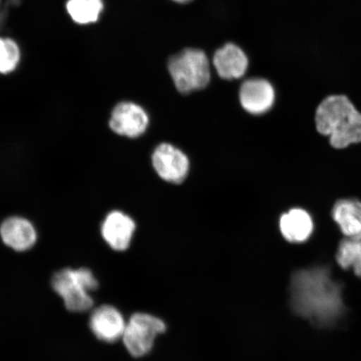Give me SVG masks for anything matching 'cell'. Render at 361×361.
<instances>
[{
    "label": "cell",
    "instance_id": "obj_8",
    "mask_svg": "<svg viewBox=\"0 0 361 361\" xmlns=\"http://www.w3.org/2000/svg\"><path fill=\"white\" fill-rule=\"evenodd\" d=\"M152 161L157 175L166 182L178 184L187 178L189 171L188 157L169 143H161L157 147Z\"/></svg>",
    "mask_w": 361,
    "mask_h": 361
},
{
    "label": "cell",
    "instance_id": "obj_6",
    "mask_svg": "<svg viewBox=\"0 0 361 361\" xmlns=\"http://www.w3.org/2000/svg\"><path fill=\"white\" fill-rule=\"evenodd\" d=\"M276 92L272 83L263 78H251L241 84L238 90L239 103L251 115H263L272 109Z\"/></svg>",
    "mask_w": 361,
    "mask_h": 361
},
{
    "label": "cell",
    "instance_id": "obj_16",
    "mask_svg": "<svg viewBox=\"0 0 361 361\" xmlns=\"http://www.w3.org/2000/svg\"><path fill=\"white\" fill-rule=\"evenodd\" d=\"M336 263L342 269L353 271L361 279V237L345 238L338 243Z\"/></svg>",
    "mask_w": 361,
    "mask_h": 361
},
{
    "label": "cell",
    "instance_id": "obj_18",
    "mask_svg": "<svg viewBox=\"0 0 361 361\" xmlns=\"http://www.w3.org/2000/svg\"><path fill=\"white\" fill-rule=\"evenodd\" d=\"M20 1V0H0V30L7 20L10 8L18 6Z\"/></svg>",
    "mask_w": 361,
    "mask_h": 361
},
{
    "label": "cell",
    "instance_id": "obj_19",
    "mask_svg": "<svg viewBox=\"0 0 361 361\" xmlns=\"http://www.w3.org/2000/svg\"><path fill=\"white\" fill-rule=\"evenodd\" d=\"M170 1L180 4V6H183V4H188L193 1V0H170Z\"/></svg>",
    "mask_w": 361,
    "mask_h": 361
},
{
    "label": "cell",
    "instance_id": "obj_11",
    "mask_svg": "<svg viewBox=\"0 0 361 361\" xmlns=\"http://www.w3.org/2000/svg\"><path fill=\"white\" fill-rule=\"evenodd\" d=\"M135 230L134 220L121 211L108 214L102 225V234L108 245L116 251L128 250Z\"/></svg>",
    "mask_w": 361,
    "mask_h": 361
},
{
    "label": "cell",
    "instance_id": "obj_7",
    "mask_svg": "<svg viewBox=\"0 0 361 361\" xmlns=\"http://www.w3.org/2000/svg\"><path fill=\"white\" fill-rule=\"evenodd\" d=\"M149 116L144 108L133 102H121L113 108L110 128L117 135L135 138L146 132Z\"/></svg>",
    "mask_w": 361,
    "mask_h": 361
},
{
    "label": "cell",
    "instance_id": "obj_5",
    "mask_svg": "<svg viewBox=\"0 0 361 361\" xmlns=\"http://www.w3.org/2000/svg\"><path fill=\"white\" fill-rule=\"evenodd\" d=\"M166 331L164 320L150 314L137 313L126 322L121 340L129 354L140 358L152 350L157 336Z\"/></svg>",
    "mask_w": 361,
    "mask_h": 361
},
{
    "label": "cell",
    "instance_id": "obj_3",
    "mask_svg": "<svg viewBox=\"0 0 361 361\" xmlns=\"http://www.w3.org/2000/svg\"><path fill=\"white\" fill-rule=\"evenodd\" d=\"M166 70L174 87L188 94L207 87L212 80V62L203 49L186 47L169 58Z\"/></svg>",
    "mask_w": 361,
    "mask_h": 361
},
{
    "label": "cell",
    "instance_id": "obj_17",
    "mask_svg": "<svg viewBox=\"0 0 361 361\" xmlns=\"http://www.w3.org/2000/svg\"><path fill=\"white\" fill-rule=\"evenodd\" d=\"M20 45L8 36H0V75L13 73L20 66Z\"/></svg>",
    "mask_w": 361,
    "mask_h": 361
},
{
    "label": "cell",
    "instance_id": "obj_2",
    "mask_svg": "<svg viewBox=\"0 0 361 361\" xmlns=\"http://www.w3.org/2000/svg\"><path fill=\"white\" fill-rule=\"evenodd\" d=\"M314 120L319 133L328 137L334 148L361 142V112L345 94L324 98L315 111Z\"/></svg>",
    "mask_w": 361,
    "mask_h": 361
},
{
    "label": "cell",
    "instance_id": "obj_9",
    "mask_svg": "<svg viewBox=\"0 0 361 361\" xmlns=\"http://www.w3.org/2000/svg\"><path fill=\"white\" fill-rule=\"evenodd\" d=\"M212 65L220 79L237 80L247 74L250 59L240 45L227 42L216 49Z\"/></svg>",
    "mask_w": 361,
    "mask_h": 361
},
{
    "label": "cell",
    "instance_id": "obj_13",
    "mask_svg": "<svg viewBox=\"0 0 361 361\" xmlns=\"http://www.w3.org/2000/svg\"><path fill=\"white\" fill-rule=\"evenodd\" d=\"M314 228L312 216L305 209H290L279 219L281 234L290 243L306 242L312 235Z\"/></svg>",
    "mask_w": 361,
    "mask_h": 361
},
{
    "label": "cell",
    "instance_id": "obj_4",
    "mask_svg": "<svg viewBox=\"0 0 361 361\" xmlns=\"http://www.w3.org/2000/svg\"><path fill=\"white\" fill-rule=\"evenodd\" d=\"M51 286L68 310L82 313L92 308V293L97 290L99 283L87 268H66L54 274Z\"/></svg>",
    "mask_w": 361,
    "mask_h": 361
},
{
    "label": "cell",
    "instance_id": "obj_12",
    "mask_svg": "<svg viewBox=\"0 0 361 361\" xmlns=\"http://www.w3.org/2000/svg\"><path fill=\"white\" fill-rule=\"evenodd\" d=\"M0 235L4 245L17 252L30 250L37 241L34 225L21 216H11L0 227Z\"/></svg>",
    "mask_w": 361,
    "mask_h": 361
},
{
    "label": "cell",
    "instance_id": "obj_1",
    "mask_svg": "<svg viewBox=\"0 0 361 361\" xmlns=\"http://www.w3.org/2000/svg\"><path fill=\"white\" fill-rule=\"evenodd\" d=\"M345 288L327 266L297 270L288 288L290 308L316 328H335L347 314Z\"/></svg>",
    "mask_w": 361,
    "mask_h": 361
},
{
    "label": "cell",
    "instance_id": "obj_10",
    "mask_svg": "<svg viewBox=\"0 0 361 361\" xmlns=\"http://www.w3.org/2000/svg\"><path fill=\"white\" fill-rule=\"evenodd\" d=\"M126 326L123 314L112 305L99 306L90 314V328L104 342L114 343L123 338Z\"/></svg>",
    "mask_w": 361,
    "mask_h": 361
},
{
    "label": "cell",
    "instance_id": "obj_14",
    "mask_svg": "<svg viewBox=\"0 0 361 361\" xmlns=\"http://www.w3.org/2000/svg\"><path fill=\"white\" fill-rule=\"evenodd\" d=\"M331 215L345 238L361 237V202L342 198L334 205Z\"/></svg>",
    "mask_w": 361,
    "mask_h": 361
},
{
    "label": "cell",
    "instance_id": "obj_15",
    "mask_svg": "<svg viewBox=\"0 0 361 361\" xmlns=\"http://www.w3.org/2000/svg\"><path fill=\"white\" fill-rule=\"evenodd\" d=\"M66 11L75 25L88 26L96 24L105 10L104 0H66Z\"/></svg>",
    "mask_w": 361,
    "mask_h": 361
}]
</instances>
